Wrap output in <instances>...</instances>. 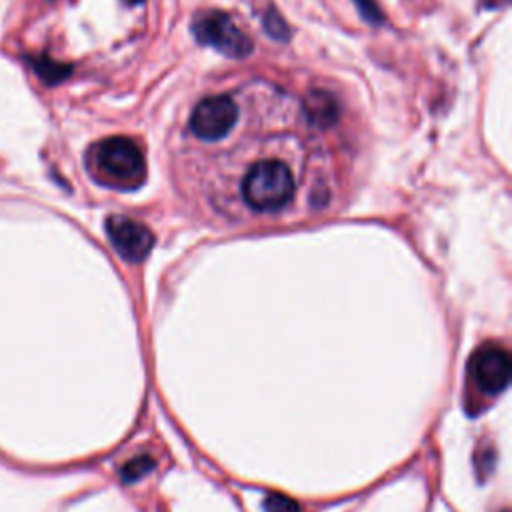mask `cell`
Masks as SVG:
<instances>
[{
  "mask_svg": "<svg viewBox=\"0 0 512 512\" xmlns=\"http://www.w3.org/2000/svg\"><path fill=\"white\" fill-rule=\"evenodd\" d=\"M306 118L318 128H330L338 120V102L326 90H312L302 102Z\"/></svg>",
  "mask_w": 512,
  "mask_h": 512,
  "instance_id": "obj_7",
  "label": "cell"
},
{
  "mask_svg": "<svg viewBox=\"0 0 512 512\" xmlns=\"http://www.w3.org/2000/svg\"><path fill=\"white\" fill-rule=\"evenodd\" d=\"M470 384L482 396H498L510 376V358L508 352L498 344H484L480 346L468 366Z\"/></svg>",
  "mask_w": 512,
  "mask_h": 512,
  "instance_id": "obj_4",
  "label": "cell"
},
{
  "mask_svg": "<svg viewBox=\"0 0 512 512\" xmlns=\"http://www.w3.org/2000/svg\"><path fill=\"white\" fill-rule=\"evenodd\" d=\"M92 168L100 182L118 190H134L146 176L142 150L126 136L100 140L92 148Z\"/></svg>",
  "mask_w": 512,
  "mask_h": 512,
  "instance_id": "obj_2",
  "label": "cell"
},
{
  "mask_svg": "<svg viewBox=\"0 0 512 512\" xmlns=\"http://www.w3.org/2000/svg\"><path fill=\"white\" fill-rule=\"evenodd\" d=\"M296 180L282 160H260L250 166L240 184L242 202L256 214H276L292 202Z\"/></svg>",
  "mask_w": 512,
  "mask_h": 512,
  "instance_id": "obj_1",
  "label": "cell"
},
{
  "mask_svg": "<svg viewBox=\"0 0 512 512\" xmlns=\"http://www.w3.org/2000/svg\"><path fill=\"white\" fill-rule=\"evenodd\" d=\"M264 28H266V32H268L272 38H276V40H288V36H290L288 24L284 22V18H282L274 8H270V10L266 12V16H264Z\"/></svg>",
  "mask_w": 512,
  "mask_h": 512,
  "instance_id": "obj_9",
  "label": "cell"
},
{
  "mask_svg": "<svg viewBox=\"0 0 512 512\" xmlns=\"http://www.w3.org/2000/svg\"><path fill=\"white\" fill-rule=\"evenodd\" d=\"M30 66L36 72V76L44 82V84H58L62 82L66 76H70L72 66L52 60L48 56H34L30 58Z\"/></svg>",
  "mask_w": 512,
  "mask_h": 512,
  "instance_id": "obj_8",
  "label": "cell"
},
{
  "mask_svg": "<svg viewBox=\"0 0 512 512\" xmlns=\"http://www.w3.org/2000/svg\"><path fill=\"white\" fill-rule=\"evenodd\" d=\"M238 120V106L230 96H208L200 100L190 116V130L200 140L224 138Z\"/></svg>",
  "mask_w": 512,
  "mask_h": 512,
  "instance_id": "obj_5",
  "label": "cell"
},
{
  "mask_svg": "<svg viewBox=\"0 0 512 512\" xmlns=\"http://www.w3.org/2000/svg\"><path fill=\"white\" fill-rule=\"evenodd\" d=\"M106 234L114 250L128 262H142L154 246V234L140 222L126 216H108Z\"/></svg>",
  "mask_w": 512,
  "mask_h": 512,
  "instance_id": "obj_6",
  "label": "cell"
},
{
  "mask_svg": "<svg viewBox=\"0 0 512 512\" xmlns=\"http://www.w3.org/2000/svg\"><path fill=\"white\" fill-rule=\"evenodd\" d=\"M262 508L264 512H300L298 504L282 494H268L262 500Z\"/></svg>",
  "mask_w": 512,
  "mask_h": 512,
  "instance_id": "obj_10",
  "label": "cell"
},
{
  "mask_svg": "<svg viewBox=\"0 0 512 512\" xmlns=\"http://www.w3.org/2000/svg\"><path fill=\"white\" fill-rule=\"evenodd\" d=\"M154 466V460L148 456H138L134 460H130L124 468H122V478L124 480H136L142 474H146L150 468Z\"/></svg>",
  "mask_w": 512,
  "mask_h": 512,
  "instance_id": "obj_11",
  "label": "cell"
},
{
  "mask_svg": "<svg viewBox=\"0 0 512 512\" xmlns=\"http://www.w3.org/2000/svg\"><path fill=\"white\" fill-rule=\"evenodd\" d=\"M124 2H126V4H130V6H134V4H140L142 0H124Z\"/></svg>",
  "mask_w": 512,
  "mask_h": 512,
  "instance_id": "obj_13",
  "label": "cell"
},
{
  "mask_svg": "<svg viewBox=\"0 0 512 512\" xmlns=\"http://www.w3.org/2000/svg\"><path fill=\"white\" fill-rule=\"evenodd\" d=\"M354 4H356L358 12L362 14L364 20H368V22H372V24H380V22L384 20V18H382V12H380V8H378V4H376V0H354Z\"/></svg>",
  "mask_w": 512,
  "mask_h": 512,
  "instance_id": "obj_12",
  "label": "cell"
},
{
  "mask_svg": "<svg viewBox=\"0 0 512 512\" xmlns=\"http://www.w3.org/2000/svg\"><path fill=\"white\" fill-rule=\"evenodd\" d=\"M192 32L198 42L218 50L228 58H244L252 52L250 36L234 24L222 10L200 12L192 22Z\"/></svg>",
  "mask_w": 512,
  "mask_h": 512,
  "instance_id": "obj_3",
  "label": "cell"
}]
</instances>
